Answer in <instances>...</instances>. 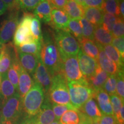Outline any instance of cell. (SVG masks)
I'll return each instance as SVG.
<instances>
[{
    "instance_id": "cell-1",
    "label": "cell",
    "mask_w": 124,
    "mask_h": 124,
    "mask_svg": "<svg viewBox=\"0 0 124 124\" xmlns=\"http://www.w3.org/2000/svg\"><path fill=\"white\" fill-rule=\"evenodd\" d=\"M40 59L51 77L61 72L62 59L54 36V31L47 29L42 33Z\"/></svg>"
},
{
    "instance_id": "cell-2",
    "label": "cell",
    "mask_w": 124,
    "mask_h": 124,
    "mask_svg": "<svg viewBox=\"0 0 124 124\" xmlns=\"http://www.w3.org/2000/svg\"><path fill=\"white\" fill-rule=\"evenodd\" d=\"M24 115L22 98L16 92L2 104L0 113L1 124H17Z\"/></svg>"
},
{
    "instance_id": "cell-3",
    "label": "cell",
    "mask_w": 124,
    "mask_h": 124,
    "mask_svg": "<svg viewBox=\"0 0 124 124\" xmlns=\"http://www.w3.org/2000/svg\"><path fill=\"white\" fill-rule=\"evenodd\" d=\"M46 95L41 86L34 81L33 86L22 98V106L25 118L35 117L39 112Z\"/></svg>"
},
{
    "instance_id": "cell-4",
    "label": "cell",
    "mask_w": 124,
    "mask_h": 124,
    "mask_svg": "<svg viewBox=\"0 0 124 124\" xmlns=\"http://www.w3.org/2000/svg\"><path fill=\"white\" fill-rule=\"evenodd\" d=\"M46 96L51 103L59 105H71L68 82L62 72L55 74L52 77L50 87Z\"/></svg>"
},
{
    "instance_id": "cell-5",
    "label": "cell",
    "mask_w": 124,
    "mask_h": 124,
    "mask_svg": "<svg viewBox=\"0 0 124 124\" xmlns=\"http://www.w3.org/2000/svg\"><path fill=\"white\" fill-rule=\"evenodd\" d=\"M70 103L76 110H79L91 98L94 92L85 78L77 81L68 82Z\"/></svg>"
},
{
    "instance_id": "cell-6",
    "label": "cell",
    "mask_w": 124,
    "mask_h": 124,
    "mask_svg": "<svg viewBox=\"0 0 124 124\" xmlns=\"http://www.w3.org/2000/svg\"><path fill=\"white\" fill-rule=\"evenodd\" d=\"M53 31L55 43L62 59L77 56L80 49L79 43L69 31L55 29Z\"/></svg>"
},
{
    "instance_id": "cell-7",
    "label": "cell",
    "mask_w": 124,
    "mask_h": 124,
    "mask_svg": "<svg viewBox=\"0 0 124 124\" xmlns=\"http://www.w3.org/2000/svg\"><path fill=\"white\" fill-rule=\"evenodd\" d=\"M33 17V13L24 12L13 36V44L16 47L35 40L31 31V20Z\"/></svg>"
},
{
    "instance_id": "cell-8",
    "label": "cell",
    "mask_w": 124,
    "mask_h": 124,
    "mask_svg": "<svg viewBox=\"0 0 124 124\" xmlns=\"http://www.w3.org/2000/svg\"><path fill=\"white\" fill-rule=\"evenodd\" d=\"M9 12V15L3 21L0 26V42L2 44L10 42L13 38L14 34L19 23V10H13Z\"/></svg>"
},
{
    "instance_id": "cell-9",
    "label": "cell",
    "mask_w": 124,
    "mask_h": 124,
    "mask_svg": "<svg viewBox=\"0 0 124 124\" xmlns=\"http://www.w3.org/2000/svg\"><path fill=\"white\" fill-rule=\"evenodd\" d=\"M61 72L64 75L67 82L77 81L83 79L77 56H73L62 59Z\"/></svg>"
},
{
    "instance_id": "cell-10",
    "label": "cell",
    "mask_w": 124,
    "mask_h": 124,
    "mask_svg": "<svg viewBox=\"0 0 124 124\" xmlns=\"http://www.w3.org/2000/svg\"><path fill=\"white\" fill-rule=\"evenodd\" d=\"M18 58L16 47L12 43L2 44L0 49V74L7 73L13 60Z\"/></svg>"
},
{
    "instance_id": "cell-11",
    "label": "cell",
    "mask_w": 124,
    "mask_h": 124,
    "mask_svg": "<svg viewBox=\"0 0 124 124\" xmlns=\"http://www.w3.org/2000/svg\"><path fill=\"white\" fill-rule=\"evenodd\" d=\"M79 66L85 79L90 77L95 72L99 65L97 60L86 55L80 50L78 54Z\"/></svg>"
},
{
    "instance_id": "cell-12",
    "label": "cell",
    "mask_w": 124,
    "mask_h": 124,
    "mask_svg": "<svg viewBox=\"0 0 124 124\" xmlns=\"http://www.w3.org/2000/svg\"><path fill=\"white\" fill-rule=\"evenodd\" d=\"M33 81L39 83L43 88L45 95H46L48 92L51 84L52 77L46 68L43 64L41 59H39L36 69L32 75Z\"/></svg>"
},
{
    "instance_id": "cell-13",
    "label": "cell",
    "mask_w": 124,
    "mask_h": 124,
    "mask_svg": "<svg viewBox=\"0 0 124 124\" xmlns=\"http://www.w3.org/2000/svg\"><path fill=\"white\" fill-rule=\"evenodd\" d=\"M33 118L36 124H50L55 121L52 103L46 96L39 112Z\"/></svg>"
},
{
    "instance_id": "cell-14",
    "label": "cell",
    "mask_w": 124,
    "mask_h": 124,
    "mask_svg": "<svg viewBox=\"0 0 124 124\" xmlns=\"http://www.w3.org/2000/svg\"><path fill=\"white\" fill-rule=\"evenodd\" d=\"M96 44L100 50L97 62L99 66L102 70L105 71L108 75H117L120 71H124V70L119 69L117 65L106 55L102 46L97 43Z\"/></svg>"
},
{
    "instance_id": "cell-15",
    "label": "cell",
    "mask_w": 124,
    "mask_h": 124,
    "mask_svg": "<svg viewBox=\"0 0 124 124\" xmlns=\"http://www.w3.org/2000/svg\"><path fill=\"white\" fill-rule=\"evenodd\" d=\"M70 20L63 9L52 8L51 21L49 25L55 30H68V24Z\"/></svg>"
},
{
    "instance_id": "cell-16",
    "label": "cell",
    "mask_w": 124,
    "mask_h": 124,
    "mask_svg": "<svg viewBox=\"0 0 124 124\" xmlns=\"http://www.w3.org/2000/svg\"><path fill=\"white\" fill-rule=\"evenodd\" d=\"M94 98L102 114L113 115L109 95L105 92L103 89L99 90L94 93Z\"/></svg>"
},
{
    "instance_id": "cell-17",
    "label": "cell",
    "mask_w": 124,
    "mask_h": 124,
    "mask_svg": "<svg viewBox=\"0 0 124 124\" xmlns=\"http://www.w3.org/2000/svg\"><path fill=\"white\" fill-rule=\"evenodd\" d=\"M93 121H99L102 115L94 97L91 98L78 110Z\"/></svg>"
},
{
    "instance_id": "cell-18",
    "label": "cell",
    "mask_w": 124,
    "mask_h": 124,
    "mask_svg": "<svg viewBox=\"0 0 124 124\" xmlns=\"http://www.w3.org/2000/svg\"><path fill=\"white\" fill-rule=\"evenodd\" d=\"M18 58L21 66L28 73L33 75L36 69L40 57L32 55L17 52Z\"/></svg>"
},
{
    "instance_id": "cell-19",
    "label": "cell",
    "mask_w": 124,
    "mask_h": 124,
    "mask_svg": "<svg viewBox=\"0 0 124 124\" xmlns=\"http://www.w3.org/2000/svg\"><path fill=\"white\" fill-rule=\"evenodd\" d=\"M51 11L52 8L48 1L43 0L33 10V14L40 21L49 25L51 21Z\"/></svg>"
},
{
    "instance_id": "cell-20",
    "label": "cell",
    "mask_w": 124,
    "mask_h": 124,
    "mask_svg": "<svg viewBox=\"0 0 124 124\" xmlns=\"http://www.w3.org/2000/svg\"><path fill=\"white\" fill-rule=\"evenodd\" d=\"M109 75L105 71L102 70L99 66L95 73L90 77L85 79L95 93L99 90L103 89V85Z\"/></svg>"
},
{
    "instance_id": "cell-21",
    "label": "cell",
    "mask_w": 124,
    "mask_h": 124,
    "mask_svg": "<svg viewBox=\"0 0 124 124\" xmlns=\"http://www.w3.org/2000/svg\"><path fill=\"white\" fill-rule=\"evenodd\" d=\"M33 80L30 74L21 67L18 77L17 92L23 98L31 89L33 84Z\"/></svg>"
},
{
    "instance_id": "cell-22",
    "label": "cell",
    "mask_w": 124,
    "mask_h": 124,
    "mask_svg": "<svg viewBox=\"0 0 124 124\" xmlns=\"http://www.w3.org/2000/svg\"><path fill=\"white\" fill-rule=\"evenodd\" d=\"M78 42L79 43L80 49H81L80 50L83 53L96 60L98 59L100 50L94 40L82 38L78 40Z\"/></svg>"
},
{
    "instance_id": "cell-23",
    "label": "cell",
    "mask_w": 124,
    "mask_h": 124,
    "mask_svg": "<svg viewBox=\"0 0 124 124\" xmlns=\"http://www.w3.org/2000/svg\"><path fill=\"white\" fill-rule=\"evenodd\" d=\"M104 12L101 8L93 7L84 8L83 17L94 27L102 25Z\"/></svg>"
},
{
    "instance_id": "cell-24",
    "label": "cell",
    "mask_w": 124,
    "mask_h": 124,
    "mask_svg": "<svg viewBox=\"0 0 124 124\" xmlns=\"http://www.w3.org/2000/svg\"><path fill=\"white\" fill-rule=\"evenodd\" d=\"M113 37L111 33L106 31L102 25L95 27L94 32V41L101 46H104L110 44Z\"/></svg>"
},
{
    "instance_id": "cell-25",
    "label": "cell",
    "mask_w": 124,
    "mask_h": 124,
    "mask_svg": "<svg viewBox=\"0 0 124 124\" xmlns=\"http://www.w3.org/2000/svg\"><path fill=\"white\" fill-rule=\"evenodd\" d=\"M63 10L71 19L79 20L83 17L84 8L74 0H68Z\"/></svg>"
},
{
    "instance_id": "cell-26",
    "label": "cell",
    "mask_w": 124,
    "mask_h": 124,
    "mask_svg": "<svg viewBox=\"0 0 124 124\" xmlns=\"http://www.w3.org/2000/svg\"><path fill=\"white\" fill-rule=\"evenodd\" d=\"M1 77L2 79L0 85V98L2 100V104L8 99L12 97L17 91L8 78L7 73L1 75Z\"/></svg>"
},
{
    "instance_id": "cell-27",
    "label": "cell",
    "mask_w": 124,
    "mask_h": 124,
    "mask_svg": "<svg viewBox=\"0 0 124 124\" xmlns=\"http://www.w3.org/2000/svg\"><path fill=\"white\" fill-rule=\"evenodd\" d=\"M41 48V41L35 40V41H31V42L25 43L19 46H17L16 49L17 52H22L24 54H32V55L40 57Z\"/></svg>"
},
{
    "instance_id": "cell-28",
    "label": "cell",
    "mask_w": 124,
    "mask_h": 124,
    "mask_svg": "<svg viewBox=\"0 0 124 124\" xmlns=\"http://www.w3.org/2000/svg\"><path fill=\"white\" fill-rule=\"evenodd\" d=\"M21 67L18 58L16 59L12 62L11 66L7 73L8 78L15 87L17 92L18 90V77H19V72Z\"/></svg>"
},
{
    "instance_id": "cell-29",
    "label": "cell",
    "mask_w": 124,
    "mask_h": 124,
    "mask_svg": "<svg viewBox=\"0 0 124 124\" xmlns=\"http://www.w3.org/2000/svg\"><path fill=\"white\" fill-rule=\"evenodd\" d=\"M102 48L104 51L106 55L111 60H113L119 69L121 70H124V59L120 55V53L112 45L108 44L106 46H102Z\"/></svg>"
},
{
    "instance_id": "cell-30",
    "label": "cell",
    "mask_w": 124,
    "mask_h": 124,
    "mask_svg": "<svg viewBox=\"0 0 124 124\" xmlns=\"http://www.w3.org/2000/svg\"><path fill=\"white\" fill-rule=\"evenodd\" d=\"M80 117L78 110H69L60 117V124H78Z\"/></svg>"
},
{
    "instance_id": "cell-31",
    "label": "cell",
    "mask_w": 124,
    "mask_h": 124,
    "mask_svg": "<svg viewBox=\"0 0 124 124\" xmlns=\"http://www.w3.org/2000/svg\"><path fill=\"white\" fill-rule=\"evenodd\" d=\"M101 9L104 13L111 14L120 17L119 0H105Z\"/></svg>"
},
{
    "instance_id": "cell-32",
    "label": "cell",
    "mask_w": 124,
    "mask_h": 124,
    "mask_svg": "<svg viewBox=\"0 0 124 124\" xmlns=\"http://www.w3.org/2000/svg\"><path fill=\"white\" fill-rule=\"evenodd\" d=\"M79 23L82 28L83 38L94 40V32L95 27L85 17L80 18Z\"/></svg>"
},
{
    "instance_id": "cell-33",
    "label": "cell",
    "mask_w": 124,
    "mask_h": 124,
    "mask_svg": "<svg viewBox=\"0 0 124 124\" xmlns=\"http://www.w3.org/2000/svg\"><path fill=\"white\" fill-rule=\"evenodd\" d=\"M68 30L78 41L83 38L82 28L79 20H70L68 24Z\"/></svg>"
},
{
    "instance_id": "cell-34",
    "label": "cell",
    "mask_w": 124,
    "mask_h": 124,
    "mask_svg": "<svg viewBox=\"0 0 124 124\" xmlns=\"http://www.w3.org/2000/svg\"><path fill=\"white\" fill-rule=\"evenodd\" d=\"M31 31L34 39L36 41H41L42 38L41 21L35 16L31 20Z\"/></svg>"
},
{
    "instance_id": "cell-35",
    "label": "cell",
    "mask_w": 124,
    "mask_h": 124,
    "mask_svg": "<svg viewBox=\"0 0 124 124\" xmlns=\"http://www.w3.org/2000/svg\"><path fill=\"white\" fill-rule=\"evenodd\" d=\"M117 75H110L103 86V89L109 95L116 94Z\"/></svg>"
},
{
    "instance_id": "cell-36",
    "label": "cell",
    "mask_w": 124,
    "mask_h": 124,
    "mask_svg": "<svg viewBox=\"0 0 124 124\" xmlns=\"http://www.w3.org/2000/svg\"><path fill=\"white\" fill-rule=\"evenodd\" d=\"M117 17H118L115 15L104 13L103 19H102V25L106 31H108V32L111 33H112L113 27H114V24H115L116 21L117 20Z\"/></svg>"
},
{
    "instance_id": "cell-37",
    "label": "cell",
    "mask_w": 124,
    "mask_h": 124,
    "mask_svg": "<svg viewBox=\"0 0 124 124\" xmlns=\"http://www.w3.org/2000/svg\"><path fill=\"white\" fill-rule=\"evenodd\" d=\"M43 0H18V4L20 9L29 12L33 11L36 6Z\"/></svg>"
},
{
    "instance_id": "cell-38",
    "label": "cell",
    "mask_w": 124,
    "mask_h": 124,
    "mask_svg": "<svg viewBox=\"0 0 124 124\" xmlns=\"http://www.w3.org/2000/svg\"><path fill=\"white\" fill-rule=\"evenodd\" d=\"M52 103V108L55 116V120L59 121L60 117L64 113L69 110H76L72 105H59L56 103Z\"/></svg>"
},
{
    "instance_id": "cell-39",
    "label": "cell",
    "mask_w": 124,
    "mask_h": 124,
    "mask_svg": "<svg viewBox=\"0 0 124 124\" xmlns=\"http://www.w3.org/2000/svg\"><path fill=\"white\" fill-rule=\"evenodd\" d=\"M109 97L111 107H112L113 115L115 117L119 112L122 105H124V100H122L117 94L109 95Z\"/></svg>"
},
{
    "instance_id": "cell-40",
    "label": "cell",
    "mask_w": 124,
    "mask_h": 124,
    "mask_svg": "<svg viewBox=\"0 0 124 124\" xmlns=\"http://www.w3.org/2000/svg\"><path fill=\"white\" fill-rule=\"evenodd\" d=\"M112 36L113 38L124 37V19L118 17L117 20L113 27L112 30Z\"/></svg>"
},
{
    "instance_id": "cell-41",
    "label": "cell",
    "mask_w": 124,
    "mask_h": 124,
    "mask_svg": "<svg viewBox=\"0 0 124 124\" xmlns=\"http://www.w3.org/2000/svg\"><path fill=\"white\" fill-rule=\"evenodd\" d=\"M117 80L116 84V94L122 100L124 99V71H120L117 75Z\"/></svg>"
},
{
    "instance_id": "cell-42",
    "label": "cell",
    "mask_w": 124,
    "mask_h": 124,
    "mask_svg": "<svg viewBox=\"0 0 124 124\" xmlns=\"http://www.w3.org/2000/svg\"><path fill=\"white\" fill-rule=\"evenodd\" d=\"M112 46L118 51L121 56V57L124 59V37H119V38H113L112 42Z\"/></svg>"
},
{
    "instance_id": "cell-43",
    "label": "cell",
    "mask_w": 124,
    "mask_h": 124,
    "mask_svg": "<svg viewBox=\"0 0 124 124\" xmlns=\"http://www.w3.org/2000/svg\"><path fill=\"white\" fill-rule=\"evenodd\" d=\"M104 0H83V7H93L101 9Z\"/></svg>"
},
{
    "instance_id": "cell-44",
    "label": "cell",
    "mask_w": 124,
    "mask_h": 124,
    "mask_svg": "<svg viewBox=\"0 0 124 124\" xmlns=\"http://www.w3.org/2000/svg\"><path fill=\"white\" fill-rule=\"evenodd\" d=\"M98 122L100 124H117V121L113 115L102 114Z\"/></svg>"
},
{
    "instance_id": "cell-45",
    "label": "cell",
    "mask_w": 124,
    "mask_h": 124,
    "mask_svg": "<svg viewBox=\"0 0 124 124\" xmlns=\"http://www.w3.org/2000/svg\"><path fill=\"white\" fill-rule=\"evenodd\" d=\"M52 8L64 9L68 0H47Z\"/></svg>"
},
{
    "instance_id": "cell-46",
    "label": "cell",
    "mask_w": 124,
    "mask_h": 124,
    "mask_svg": "<svg viewBox=\"0 0 124 124\" xmlns=\"http://www.w3.org/2000/svg\"><path fill=\"white\" fill-rule=\"evenodd\" d=\"M6 5L9 11L13 10H20L18 4V0H2Z\"/></svg>"
},
{
    "instance_id": "cell-47",
    "label": "cell",
    "mask_w": 124,
    "mask_h": 124,
    "mask_svg": "<svg viewBox=\"0 0 124 124\" xmlns=\"http://www.w3.org/2000/svg\"><path fill=\"white\" fill-rule=\"evenodd\" d=\"M118 124H124V106L122 105L120 111L115 117Z\"/></svg>"
},
{
    "instance_id": "cell-48",
    "label": "cell",
    "mask_w": 124,
    "mask_h": 124,
    "mask_svg": "<svg viewBox=\"0 0 124 124\" xmlns=\"http://www.w3.org/2000/svg\"><path fill=\"white\" fill-rule=\"evenodd\" d=\"M78 113L80 117V121L78 124H91L93 122L90 118L86 116L83 113L80 112L79 110H78Z\"/></svg>"
},
{
    "instance_id": "cell-49",
    "label": "cell",
    "mask_w": 124,
    "mask_h": 124,
    "mask_svg": "<svg viewBox=\"0 0 124 124\" xmlns=\"http://www.w3.org/2000/svg\"><path fill=\"white\" fill-rule=\"evenodd\" d=\"M8 10V7L2 0H0V16L5 13Z\"/></svg>"
},
{
    "instance_id": "cell-50",
    "label": "cell",
    "mask_w": 124,
    "mask_h": 124,
    "mask_svg": "<svg viewBox=\"0 0 124 124\" xmlns=\"http://www.w3.org/2000/svg\"><path fill=\"white\" fill-rule=\"evenodd\" d=\"M124 0H119V8H120V17L124 19Z\"/></svg>"
},
{
    "instance_id": "cell-51",
    "label": "cell",
    "mask_w": 124,
    "mask_h": 124,
    "mask_svg": "<svg viewBox=\"0 0 124 124\" xmlns=\"http://www.w3.org/2000/svg\"><path fill=\"white\" fill-rule=\"evenodd\" d=\"M20 124H36L33 117L25 118Z\"/></svg>"
},
{
    "instance_id": "cell-52",
    "label": "cell",
    "mask_w": 124,
    "mask_h": 124,
    "mask_svg": "<svg viewBox=\"0 0 124 124\" xmlns=\"http://www.w3.org/2000/svg\"><path fill=\"white\" fill-rule=\"evenodd\" d=\"M74 1H75L76 2L78 3L79 4L81 5L83 7V0H74Z\"/></svg>"
},
{
    "instance_id": "cell-53",
    "label": "cell",
    "mask_w": 124,
    "mask_h": 124,
    "mask_svg": "<svg viewBox=\"0 0 124 124\" xmlns=\"http://www.w3.org/2000/svg\"><path fill=\"white\" fill-rule=\"evenodd\" d=\"M50 124H60L59 121L55 120V121H54V122H52V123H51Z\"/></svg>"
},
{
    "instance_id": "cell-54",
    "label": "cell",
    "mask_w": 124,
    "mask_h": 124,
    "mask_svg": "<svg viewBox=\"0 0 124 124\" xmlns=\"http://www.w3.org/2000/svg\"><path fill=\"white\" fill-rule=\"evenodd\" d=\"M91 124H100L98 121H93Z\"/></svg>"
},
{
    "instance_id": "cell-55",
    "label": "cell",
    "mask_w": 124,
    "mask_h": 124,
    "mask_svg": "<svg viewBox=\"0 0 124 124\" xmlns=\"http://www.w3.org/2000/svg\"><path fill=\"white\" fill-rule=\"evenodd\" d=\"M1 79H2V77H1V74H0V85H1Z\"/></svg>"
},
{
    "instance_id": "cell-56",
    "label": "cell",
    "mask_w": 124,
    "mask_h": 124,
    "mask_svg": "<svg viewBox=\"0 0 124 124\" xmlns=\"http://www.w3.org/2000/svg\"><path fill=\"white\" fill-rule=\"evenodd\" d=\"M2 43H1V42H0V49L1 48V47H2Z\"/></svg>"
},
{
    "instance_id": "cell-57",
    "label": "cell",
    "mask_w": 124,
    "mask_h": 124,
    "mask_svg": "<svg viewBox=\"0 0 124 124\" xmlns=\"http://www.w3.org/2000/svg\"><path fill=\"white\" fill-rule=\"evenodd\" d=\"M104 1H105V0H104Z\"/></svg>"
}]
</instances>
